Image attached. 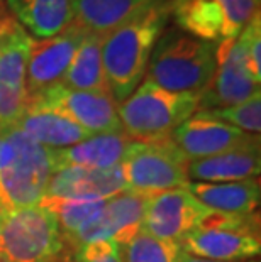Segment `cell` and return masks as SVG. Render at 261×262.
Returning <instances> with one entry per match:
<instances>
[{"label":"cell","mask_w":261,"mask_h":262,"mask_svg":"<svg viewBox=\"0 0 261 262\" xmlns=\"http://www.w3.org/2000/svg\"><path fill=\"white\" fill-rule=\"evenodd\" d=\"M122 191H127V188L121 166L102 171L65 168L53 172L44 196L109 200Z\"/></svg>","instance_id":"2e32d148"},{"label":"cell","mask_w":261,"mask_h":262,"mask_svg":"<svg viewBox=\"0 0 261 262\" xmlns=\"http://www.w3.org/2000/svg\"><path fill=\"white\" fill-rule=\"evenodd\" d=\"M241 46L248 71L254 81L261 83V15L259 12L244 26V29L236 37Z\"/></svg>","instance_id":"83f0119b"},{"label":"cell","mask_w":261,"mask_h":262,"mask_svg":"<svg viewBox=\"0 0 261 262\" xmlns=\"http://www.w3.org/2000/svg\"><path fill=\"white\" fill-rule=\"evenodd\" d=\"M205 115L226 122L236 129H239L251 136H259L261 132V92L254 93L244 102L224 108L200 110Z\"/></svg>","instance_id":"484cf974"},{"label":"cell","mask_w":261,"mask_h":262,"mask_svg":"<svg viewBox=\"0 0 261 262\" xmlns=\"http://www.w3.org/2000/svg\"><path fill=\"white\" fill-rule=\"evenodd\" d=\"M261 92L259 83L248 71L241 46L236 39L217 44V70L209 83V86L200 93L198 110L224 108L237 105Z\"/></svg>","instance_id":"4fadbf2b"},{"label":"cell","mask_w":261,"mask_h":262,"mask_svg":"<svg viewBox=\"0 0 261 262\" xmlns=\"http://www.w3.org/2000/svg\"><path fill=\"white\" fill-rule=\"evenodd\" d=\"M0 2H2V0H0Z\"/></svg>","instance_id":"d6a6232c"},{"label":"cell","mask_w":261,"mask_h":262,"mask_svg":"<svg viewBox=\"0 0 261 262\" xmlns=\"http://www.w3.org/2000/svg\"><path fill=\"white\" fill-rule=\"evenodd\" d=\"M176 262H220V260H210V259H202V257H195V255H190L187 252H180L178 255V260ZM243 262H259L258 259H253V260H243Z\"/></svg>","instance_id":"4dcf8cb0"},{"label":"cell","mask_w":261,"mask_h":262,"mask_svg":"<svg viewBox=\"0 0 261 262\" xmlns=\"http://www.w3.org/2000/svg\"><path fill=\"white\" fill-rule=\"evenodd\" d=\"M210 213L212 210L205 208L185 188L168 189L148 196L141 230L161 241L180 244Z\"/></svg>","instance_id":"9c48e42d"},{"label":"cell","mask_w":261,"mask_h":262,"mask_svg":"<svg viewBox=\"0 0 261 262\" xmlns=\"http://www.w3.org/2000/svg\"><path fill=\"white\" fill-rule=\"evenodd\" d=\"M14 125L48 149H63L73 146L92 136L87 130H83L80 125H76L75 122L59 115L54 110L36 107L31 103H26V108L22 110Z\"/></svg>","instance_id":"d6986e66"},{"label":"cell","mask_w":261,"mask_h":262,"mask_svg":"<svg viewBox=\"0 0 261 262\" xmlns=\"http://www.w3.org/2000/svg\"><path fill=\"white\" fill-rule=\"evenodd\" d=\"M121 262H176L180 244L161 241L139 230L126 242L117 244Z\"/></svg>","instance_id":"d4e9b609"},{"label":"cell","mask_w":261,"mask_h":262,"mask_svg":"<svg viewBox=\"0 0 261 262\" xmlns=\"http://www.w3.org/2000/svg\"><path fill=\"white\" fill-rule=\"evenodd\" d=\"M261 0H217L224 15L226 39L232 41L244 29V26L259 12Z\"/></svg>","instance_id":"4316f807"},{"label":"cell","mask_w":261,"mask_h":262,"mask_svg":"<svg viewBox=\"0 0 261 262\" xmlns=\"http://www.w3.org/2000/svg\"><path fill=\"white\" fill-rule=\"evenodd\" d=\"M107 200L98 198H54L44 196L41 205L56 216L63 241L71 244L85 227L101 213Z\"/></svg>","instance_id":"cb8c5ba5"},{"label":"cell","mask_w":261,"mask_h":262,"mask_svg":"<svg viewBox=\"0 0 261 262\" xmlns=\"http://www.w3.org/2000/svg\"><path fill=\"white\" fill-rule=\"evenodd\" d=\"M65 241L41 203L0 211V262H59Z\"/></svg>","instance_id":"5b68a950"},{"label":"cell","mask_w":261,"mask_h":262,"mask_svg":"<svg viewBox=\"0 0 261 262\" xmlns=\"http://www.w3.org/2000/svg\"><path fill=\"white\" fill-rule=\"evenodd\" d=\"M202 92H170L148 78L117 103L121 129L134 142H163L198 110Z\"/></svg>","instance_id":"277c9868"},{"label":"cell","mask_w":261,"mask_h":262,"mask_svg":"<svg viewBox=\"0 0 261 262\" xmlns=\"http://www.w3.org/2000/svg\"><path fill=\"white\" fill-rule=\"evenodd\" d=\"M148 196L132 191H122L105 202L102 211L93 222L71 241L75 250L82 245L95 241H114L115 244L126 242L141 230L143 211Z\"/></svg>","instance_id":"5bb4252c"},{"label":"cell","mask_w":261,"mask_h":262,"mask_svg":"<svg viewBox=\"0 0 261 262\" xmlns=\"http://www.w3.org/2000/svg\"><path fill=\"white\" fill-rule=\"evenodd\" d=\"M217 70V44L166 26L153 48L146 76L170 92H204Z\"/></svg>","instance_id":"3957f363"},{"label":"cell","mask_w":261,"mask_h":262,"mask_svg":"<svg viewBox=\"0 0 261 262\" xmlns=\"http://www.w3.org/2000/svg\"><path fill=\"white\" fill-rule=\"evenodd\" d=\"M183 252L195 257L243 262L259 257V215H226L212 211L180 242Z\"/></svg>","instance_id":"8992f818"},{"label":"cell","mask_w":261,"mask_h":262,"mask_svg":"<svg viewBox=\"0 0 261 262\" xmlns=\"http://www.w3.org/2000/svg\"><path fill=\"white\" fill-rule=\"evenodd\" d=\"M261 172V149L254 146L227 150L204 159L188 161V181L197 183H234L258 180Z\"/></svg>","instance_id":"e0dca14e"},{"label":"cell","mask_w":261,"mask_h":262,"mask_svg":"<svg viewBox=\"0 0 261 262\" xmlns=\"http://www.w3.org/2000/svg\"><path fill=\"white\" fill-rule=\"evenodd\" d=\"M7 9L34 39L51 37L73 22L71 0H7Z\"/></svg>","instance_id":"ffe728a7"},{"label":"cell","mask_w":261,"mask_h":262,"mask_svg":"<svg viewBox=\"0 0 261 262\" xmlns=\"http://www.w3.org/2000/svg\"><path fill=\"white\" fill-rule=\"evenodd\" d=\"M143 2L144 0H71L73 20L87 31L107 34Z\"/></svg>","instance_id":"603a6c76"},{"label":"cell","mask_w":261,"mask_h":262,"mask_svg":"<svg viewBox=\"0 0 261 262\" xmlns=\"http://www.w3.org/2000/svg\"><path fill=\"white\" fill-rule=\"evenodd\" d=\"M170 141L187 161H193L254 146L259 144V136L246 134L197 110L171 132Z\"/></svg>","instance_id":"8fae6325"},{"label":"cell","mask_w":261,"mask_h":262,"mask_svg":"<svg viewBox=\"0 0 261 262\" xmlns=\"http://www.w3.org/2000/svg\"><path fill=\"white\" fill-rule=\"evenodd\" d=\"M75 262H121L114 241H95L76 249Z\"/></svg>","instance_id":"f1b7e54d"},{"label":"cell","mask_w":261,"mask_h":262,"mask_svg":"<svg viewBox=\"0 0 261 262\" xmlns=\"http://www.w3.org/2000/svg\"><path fill=\"white\" fill-rule=\"evenodd\" d=\"M12 19H14L12 15L5 12L4 9H0V46H2L4 36H5V32H7V27H9L10 20H12Z\"/></svg>","instance_id":"f546056e"},{"label":"cell","mask_w":261,"mask_h":262,"mask_svg":"<svg viewBox=\"0 0 261 262\" xmlns=\"http://www.w3.org/2000/svg\"><path fill=\"white\" fill-rule=\"evenodd\" d=\"M171 7L173 0H144L129 17L104 34V76L115 103L124 102L144 80L154 44L171 19Z\"/></svg>","instance_id":"6da1fadb"},{"label":"cell","mask_w":261,"mask_h":262,"mask_svg":"<svg viewBox=\"0 0 261 262\" xmlns=\"http://www.w3.org/2000/svg\"><path fill=\"white\" fill-rule=\"evenodd\" d=\"M0 144H2V141H0Z\"/></svg>","instance_id":"1f68e13d"},{"label":"cell","mask_w":261,"mask_h":262,"mask_svg":"<svg viewBox=\"0 0 261 262\" xmlns=\"http://www.w3.org/2000/svg\"><path fill=\"white\" fill-rule=\"evenodd\" d=\"M188 161L171 141L134 142L127 147L121 171L127 191L151 196L188 183Z\"/></svg>","instance_id":"52a82bcc"},{"label":"cell","mask_w":261,"mask_h":262,"mask_svg":"<svg viewBox=\"0 0 261 262\" xmlns=\"http://www.w3.org/2000/svg\"><path fill=\"white\" fill-rule=\"evenodd\" d=\"M171 19L175 27L202 41L224 42L226 26L217 0H173Z\"/></svg>","instance_id":"44dd1931"},{"label":"cell","mask_w":261,"mask_h":262,"mask_svg":"<svg viewBox=\"0 0 261 262\" xmlns=\"http://www.w3.org/2000/svg\"><path fill=\"white\" fill-rule=\"evenodd\" d=\"M27 103L54 110L92 136L122 132L117 103L114 102L109 92L73 90L56 83L34 97L27 98Z\"/></svg>","instance_id":"ba28073f"},{"label":"cell","mask_w":261,"mask_h":262,"mask_svg":"<svg viewBox=\"0 0 261 262\" xmlns=\"http://www.w3.org/2000/svg\"><path fill=\"white\" fill-rule=\"evenodd\" d=\"M132 141L124 132L93 134L82 142L63 149H51L54 171L65 168L85 169H112L121 166Z\"/></svg>","instance_id":"9a60e30c"},{"label":"cell","mask_w":261,"mask_h":262,"mask_svg":"<svg viewBox=\"0 0 261 262\" xmlns=\"http://www.w3.org/2000/svg\"><path fill=\"white\" fill-rule=\"evenodd\" d=\"M29 49L31 36L12 19L0 46V129L14 125L26 108Z\"/></svg>","instance_id":"30bf717a"},{"label":"cell","mask_w":261,"mask_h":262,"mask_svg":"<svg viewBox=\"0 0 261 262\" xmlns=\"http://www.w3.org/2000/svg\"><path fill=\"white\" fill-rule=\"evenodd\" d=\"M193 198L205 208L226 215L256 213L261 202L259 180L234 183H197L188 181L185 186Z\"/></svg>","instance_id":"ac0fdd59"},{"label":"cell","mask_w":261,"mask_h":262,"mask_svg":"<svg viewBox=\"0 0 261 262\" xmlns=\"http://www.w3.org/2000/svg\"><path fill=\"white\" fill-rule=\"evenodd\" d=\"M104 34L87 31L73 59L61 78V85L83 92H107L102 64Z\"/></svg>","instance_id":"7402d4cb"},{"label":"cell","mask_w":261,"mask_h":262,"mask_svg":"<svg viewBox=\"0 0 261 262\" xmlns=\"http://www.w3.org/2000/svg\"><path fill=\"white\" fill-rule=\"evenodd\" d=\"M85 34V27L73 20L63 31L51 37H31L26 73L27 98L34 97L39 92L61 81Z\"/></svg>","instance_id":"7c38bea8"},{"label":"cell","mask_w":261,"mask_h":262,"mask_svg":"<svg viewBox=\"0 0 261 262\" xmlns=\"http://www.w3.org/2000/svg\"><path fill=\"white\" fill-rule=\"evenodd\" d=\"M0 211L41 203L54 168L51 149L15 125L0 129Z\"/></svg>","instance_id":"7a4b0ae2"}]
</instances>
